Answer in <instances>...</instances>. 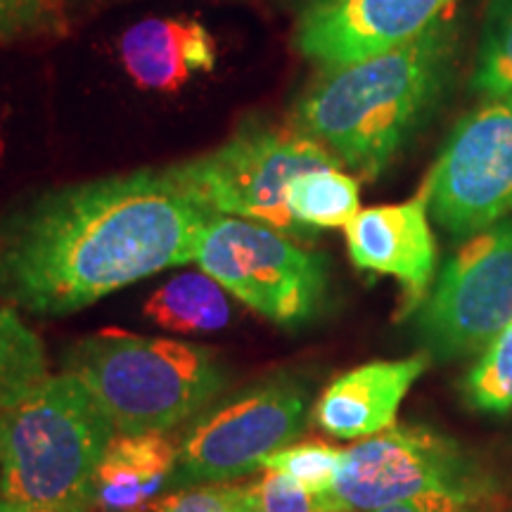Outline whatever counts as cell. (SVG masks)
I'll return each instance as SVG.
<instances>
[{"mask_svg":"<svg viewBox=\"0 0 512 512\" xmlns=\"http://www.w3.org/2000/svg\"><path fill=\"white\" fill-rule=\"evenodd\" d=\"M211 214L166 169L64 185L0 223V297L67 316L195 261Z\"/></svg>","mask_w":512,"mask_h":512,"instance_id":"cell-1","label":"cell"},{"mask_svg":"<svg viewBox=\"0 0 512 512\" xmlns=\"http://www.w3.org/2000/svg\"><path fill=\"white\" fill-rule=\"evenodd\" d=\"M448 55L451 34L437 24L406 46L323 69L294 107L290 126L375 181L437 100Z\"/></svg>","mask_w":512,"mask_h":512,"instance_id":"cell-2","label":"cell"},{"mask_svg":"<svg viewBox=\"0 0 512 512\" xmlns=\"http://www.w3.org/2000/svg\"><path fill=\"white\" fill-rule=\"evenodd\" d=\"M62 366L88 389L117 434L171 430L226 387V370L211 349L124 330L83 337Z\"/></svg>","mask_w":512,"mask_h":512,"instance_id":"cell-3","label":"cell"},{"mask_svg":"<svg viewBox=\"0 0 512 512\" xmlns=\"http://www.w3.org/2000/svg\"><path fill=\"white\" fill-rule=\"evenodd\" d=\"M114 434L74 375H48L0 411V498L15 505L91 503L95 470Z\"/></svg>","mask_w":512,"mask_h":512,"instance_id":"cell-4","label":"cell"},{"mask_svg":"<svg viewBox=\"0 0 512 512\" xmlns=\"http://www.w3.org/2000/svg\"><path fill=\"white\" fill-rule=\"evenodd\" d=\"M342 166L328 147L294 128L242 126L209 155L166 166L171 178L211 214L261 223L278 233L304 228L287 207V188L299 174Z\"/></svg>","mask_w":512,"mask_h":512,"instance_id":"cell-5","label":"cell"},{"mask_svg":"<svg viewBox=\"0 0 512 512\" xmlns=\"http://www.w3.org/2000/svg\"><path fill=\"white\" fill-rule=\"evenodd\" d=\"M195 261L223 290L278 325L316 316L328 290L323 256L278 230L235 216L209 221Z\"/></svg>","mask_w":512,"mask_h":512,"instance_id":"cell-6","label":"cell"},{"mask_svg":"<svg viewBox=\"0 0 512 512\" xmlns=\"http://www.w3.org/2000/svg\"><path fill=\"white\" fill-rule=\"evenodd\" d=\"M512 323V221L482 230L458 249L422 306L418 337L434 361L489 347Z\"/></svg>","mask_w":512,"mask_h":512,"instance_id":"cell-7","label":"cell"},{"mask_svg":"<svg viewBox=\"0 0 512 512\" xmlns=\"http://www.w3.org/2000/svg\"><path fill=\"white\" fill-rule=\"evenodd\" d=\"M309 392L292 377H273L204 415L178 446L183 484L233 482L264 467L266 458L304 432Z\"/></svg>","mask_w":512,"mask_h":512,"instance_id":"cell-8","label":"cell"},{"mask_svg":"<svg viewBox=\"0 0 512 512\" xmlns=\"http://www.w3.org/2000/svg\"><path fill=\"white\" fill-rule=\"evenodd\" d=\"M434 219L453 238L496 226L512 211V95L486 98L448 136L425 185Z\"/></svg>","mask_w":512,"mask_h":512,"instance_id":"cell-9","label":"cell"},{"mask_svg":"<svg viewBox=\"0 0 512 512\" xmlns=\"http://www.w3.org/2000/svg\"><path fill=\"white\" fill-rule=\"evenodd\" d=\"M430 491L479 494L472 463L427 427H389L344 448L342 470L323 498L335 512H370Z\"/></svg>","mask_w":512,"mask_h":512,"instance_id":"cell-10","label":"cell"},{"mask_svg":"<svg viewBox=\"0 0 512 512\" xmlns=\"http://www.w3.org/2000/svg\"><path fill=\"white\" fill-rule=\"evenodd\" d=\"M456 0H316L304 10L294 46L323 69L368 60L437 27Z\"/></svg>","mask_w":512,"mask_h":512,"instance_id":"cell-11","label":"cell"},{"mask_svg":"<svg viewBox=\"0 0 512 512\" xmlns=\"http://www.w3.org/2000/svg\"><path fill=\"white\" fill-rule=\"evenodd\" d=\"M427 209L430 200L427 190H422L408 202L361 209L344 228L354 266L399 280L408 306L425 299L437 261Z\"/></svg>","mask_w":512,"mask_h":512,"instance_id":"cell-12","label":"cell"},{"mask_svg":"<svg viewBox=\"0 0 512 512\" xmlns=\"http://www.w3.org/2000/svg\"><path fill=\"white\" fill-rule=\"evenodd\" d=\"M432 358L373 361L335 377L313 408L320 430L337 439H366L394 425L403 396Z\"/></svg>","mask_w":512,"mask_h":512,"instance_id":"cell-13","label":"cell"},{"mask_svg":"<svg viewBox=\"0 0 512 512\" xmlns=\"http://www.w3.org/2000/svg\"><path fill=\"white\" fill-rule=\"evenodd\" d=\"M119 57L136 86L174 93L214 69L216 43L200 19L150 17L121 34Z\"/></svg>","mask_w":512,"mask_h":512,"instance_id":"cell-14","label":"cell"},{"mask_svg":"<svg viewBox=\"0 0 512 512\" xmlns=\"http://www.w3.org/2000/svg\"><path fill=\"white\" fill-rule=\"evenodd\" d=\"M176 460L178 448L164 432L114 434L93 477V510L143 512L176 472Z\"/></svg>","mask_w":512,"mask_h":512,"instance_id":"cell-15","label":"cell"},{"mask_svg":"<svg viewBox=\"0 0 512 512\" xmlns=\"http://www.w3.org/2000/svg\"><path fill=\"white\" fill-rule=\"evenodd\" d=\"M145 316L159 328L181 335H207L230 323V304L223 287L207 273H183L152 292Z\"/></svg>","mask_w":512,"mask_h":512,"instance_id":"cell-16","label":"cell"},{"mask_svg":"<svg viewBox=\"0 0 512 512\" xmlns=\"http://www.w3.org/2000/svg\"><path fill=\"white\" fill-rule=\"evenodd\" d=\"M287 207L306 228H347L361 211V188L339 166L299 174L287 188Z\"/></svg>","mask_w":512,"mask_h":512,"instance_id":"cell-17","label":"cell"},{"mask_svg":"<svg viewBox=\"0 0 512 512\" xmlns=\"http://www.w3.org/2000/svg\"><path fill=\"white\" fill-rule=\"evenodd\" d=\"M48 377V361L41 339L0 304V411H8Z\"/></svg>","mask_w":512,"mask_h":512,"instance_id":"cell-18","label":"cell"},{"mask_svg":"<svg viewBox=\"0 0 512 512\" xmlns=\"http://www.w3.org/2000/svg\"><path fill=\"white\" fill-rule=\"evenodd\" d=\"M465 399L484 413L512 411V323L484 349L465 377Z\"/></svg>","mask_w":512,"mask_h":512,"instance_id":"cell-19","label":"cell"},{"mask_svg":"<svg viewBox=\"0 0 512 512\" xmlns=\"http://www.w3.org/2000/svg\"><path fill=\"white\" fill-rule=\"evenodd\" d=\"M344 448H335L323 441L290 444L266 458L264 470L278 472L313 496H325L342 470Z\"/></svg>","mask_w":512,"mask_h":512,"instance_id":"cell-20","label":"cell"},{"mask_svg":"<svg viewBox=\"0 0 512 512\" xmlns=\"http://www.w3.org/2000/svg\"><path fill=\"white\" fill-rule=\"evenodd\" d=\"M472 86L486 98L512 95V0L486 29Z\"/></svg>","mask_w":512,"mask_h":512,"instance_id":"cell-21","label":"cell"},{"mask_svg":"<svg viewBox=\"0 0 512 512\" xmlns=\"http://www.w3.org/2000/svg\"><path fill=\"white\" fill-rule=\"evenodd\" d=\"M143 512H252L247 484H200L171 496H159Z\"/></svg>","mask_w":512,"mask_h":512,"instance_id":"cell-22","label":"cell"},{"mask_svg":"<svg viewBox=\"0 0 512 512\" xmlns=\"http://www.w3.org/2000/svg\"><path fill=\"white\" fill-rule=\"evenodd\" d=\"M249 503L252 512H335L320 496L271 470L249 482Z\"/></svg>","mask_w":512,"mask_h":512,"instance_id":"cell-23","label":"cell"},{"mask_svg":"<svg viewBox=\"0 0 512 512\" xmlns=\"http://www.w3.org/2000/svg\"><path fill=\"white\" fill-rule=\"evenodd\" d=\"M62 0H0V41L29 34L48 24Z\"/></svg>","mask_w":512,"mask_h":512,"instance_id":"cell-24","label":"cell"},{"mask_svg":"<svg viewBox=\"0 0 512 512\" xmlns=\"http://www.w3.org/2000/svg\"><path fill=\"white\" fill-rule=\"evenodd\" d=\"M477 498L479 494L465 491H430L370 512H475Z\"/></svg>","mask_w":512,"mask_h":512,"instance_id":"cell-25","label":"cell"},{"mask_svg":"<svg viewBox=\"0 0 512 512\" xmlns=\"http://www.w3.org/2000/svg\"><path fill=\"white\" fill-rule=\"evenodd\" d=\"M91 503H55V505H15L10 512H91Z\"/></svg>","mask_w":512,"mask_h":512,"instance_id":"cell-26","label":"cell"},{"mask_svg":"<svg viewBox=\"0 0 512 512\" xmlns=\"http://www.w3.org/2000/svg\"><path fill=\"white\" fill-rule=\"evenodd\" d=\"M5 155V143H3V112H0V162H3Z\"/></svg>","mask_w":512,"mask_h":512,"instance_id":"cell-27","label":"cell"},{"mask_svg":"<svg viewBox=\"0 0 512 512\" xmlns=\"http://www.w3.org/2000/svg\"><path fill=\"white\" fill-rule=\"evenodd\" d=\"M0 512H10V503L5 498H0Z\"/></svg>","mask_w":512,"mask_h":512,"instance_id":"cell-28","label":"cell"}]
</instances>
